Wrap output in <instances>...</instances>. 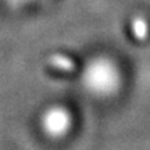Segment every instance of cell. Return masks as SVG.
<instances>
[{
    "label": "cell",
    "instance_id": "cell-1",
    "mask_svg": "<svg viewBox=\"0 0 150 150\" xmlns=\"http://www.w3.org/2000/svg\"><path fill=\"white\" fill-rule=\"evenodd\" d=\"M134 32L135 36L139 38V39H143L146 35V22L142 20V18H136L134 21Z\"/></svg>",
    "mask_w": 150,
    "mask_h": 150
}]
</instances>
